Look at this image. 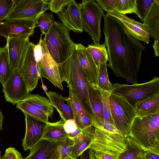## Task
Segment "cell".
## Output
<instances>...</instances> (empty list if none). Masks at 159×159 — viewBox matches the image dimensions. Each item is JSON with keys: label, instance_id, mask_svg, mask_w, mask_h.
I'll use <instances>...</instances> for the list:
<instances>
[{"label": "cell", "instance_id": "obj_1", "mask_svg": "<svg viewBox=\"0 0 159 159\" xmlns=\"http://www.w3.org/2000/svg\"><path fill=\"white\" fill-rule=\"evenodd\" d=\"M103 17L108 67L117 77L125 78L132 84H138V72L145 47L133 38L117 19L107 13Z\"/></svg>", "mask_w": 159, "mask_h": 159}, {"label": "cell", "instance_id": "obj_2", "mask_svg": "<svg viewBox=\"0 0 159 159\" xmlns=\"http://www.w3.org/2000/svg\"><path fill=\"white\" fill-rule=\"evenodd\" d=\"M58 66L61 82L67 83L91 116L88 82L78 61L75 48L67 60Z\"/></svg>", "mask_w": 159, "mask_h": 159}, {"label": "cell", "instance_id": "obj_3", "mask_svg": "<svg viewBox=\"0 0 159 159\" xmlns=\"http://www.w3.org/2000/svg\"><path fill=\"white\" fill-rule=\"evenodd\" d=\"M69 33L62 23L55 21L43 39L50 55L58 66L67 60L75 48L76 43L70 38Z\"/></svg>", "mask_w": 159, "mask_h": 159}, {"label": "cell", "instance_id": "obj_4", "mask_svg": "<svg viewBox=\"0 0 159 159\" xmlns=\"http://www.w3.org/2000/svg\"><path fill=\"white\" fill-rule=\"evenodd\" d=\"M129 136L144 151L159 149V112L142 118L136 117Z\"/></svg>", "mask_w": 159, "mask_h": 159}, {"label": "cell", "instance_id": "obj_5", "mask_svg": "<svg viewBox=\"0 0 159 159\" xmlns=\"http://www.w3.org/2000/svg\"><path fill=\"white\" fill-rule=\"evenodd\" d=\"M111 93L123 97L133 106L156 94L159 93V78L154 77L145 83L128 85L112 84Z\"/></svg>", "mask_w": 159, "mask_h": 159}, {"label": "cell", "instance_id": "obj_6", "mask_svg": "<svg viewBox=\"0 0 159 159\" xmlns=\"http://www.w3.org/2000/svg\"><path fill=\"white\" fill-rule=\"evenodd\" d=\"M109 103L112 118L116 129L127 137L136 116L133 106L122 97L111 93Z\"/></svg>", "mask_w": 159, "mask_h": 159}, {"label": "cell", "instance_id": "obj_7", "mask_svg": "<svg viewBox=\"0 0 159 159\" xmlns=\"http://www.w3.org/2000/svg\"><path fill=\"white\" fill-rule=\"evenodd\" d=\"M81 4V13L83 29L91 37L94 44H100L101 35V23L105 14L94 0H84Z\"/></svg>", "mask_w": 159, "mask_h": 159}, {"label": "cell", "instance_id": "obj_8", "mask_svg": "<svg viewBox=\"0 0 159 159\" xmlns=\"http://www.w3.org/2000/svg\"><path fill=\"white\" fill-rule=\"evenodd\" d=\"M49 1L15 0L14 7L5 20L37 17L49 9Z\"/></svg>", "mask_w": 159, "mask_h": 159}, {"label": "cell", "instance_id": "obj_9", "mask_svg": "<svg viewBox=\"0 0 159 159\" xmlns=\"http://www.w3.org/2000/svg\"><path fill=\"white\" fill-rule=\"evenodd\" d=\"M38 16L5 20L0 23V35L6 38L32 35Z\"/></svg>", "mask_w": 159, "mask_h": 159}, {"label": "cell", "instance_id": "obj_10", "mask_svg": "<svg viewBox=\"0 0 159 159\" xmlns=\"http://www.w3.org/2000/svg\"><path fill=\"white\" fill-rule=\"evenodd\" d=\"M2 85V92L6 100L13 105L22 101L29 93L19 69L13 70L10 77Z\"/></svg>", "mask_w": 159, "mask_h": 159}, {"label": "cell", "instance_id": "obj_11", "mask_svg": "<svg viewBox=\"0 0 159 159\" xmlns=\"http://www.w3.org/2000/svg\"><path fill=\"white\" fill-rule=\"evenodd\" d=\"M41 45L43 50V56L40 60L37 62L40 77L47 79L55 86L61 90H63L58 65L50 55L42 39Z\"/></svg>", "mask_w": 159, "mask_h": 159}, {"label": "cell", "instance_id": "obj_12", "mask_svg": "<svg viewBox=\"0 0 159 159\" xmlns=\"http://www.w3.org/2000/svg\"><path fill=\"white\" fill-rule=\"evenodd\" d=\"M29 36H22L7 39L9 61L13 70L19 69L23 62L30 42Z\"/></svg>", "mask_w": 159, "mask_h": 159}, {"label": "cell", "instance_id": "obj_13", "mask_svg": "<svg viewBox=\"0 0 159 159\" xmlns=\"http://www.w3.org/2000/svg\"><path fill=\"white\" fill-rule=\"evenodd\" d=\"M34 45L30 42L25 58L19 69L29 92L35 88L40 78L34 56Z\"/></svg>", "mask_w": 159, "mask_h": 159}, {"label": "cell", "instance_id": "obj_14", "mask_svg": "<svg viewBox=\"0 0 159 159\" xmlns=\"http://www.w3.org/2000/svg\"><path fill=\"white\" fill-rule=\"evenodd\" d=\"M75 48L87 82L94 89H98V68L91 55L87 48L81 43H76Z\"/></svg>", "mask_w": 159, "mask_h": 159}, {"label": "cell", "instance_id": "obj_15", "mask_svg": "<svg viewBox=\"0 0 159 159\" xmlns=\"http://www.w3.org/2000/svg\"><path fill=\"white\" fill-rule=\"evenodd\" d=\"M26 129L22 146L25 151L30 150L42 139L47 123L24 113Z\"/></svg>", "mask_w": 159, "mask_h": 159}, {"label": "cell", "instance_id": "obj_16", "mask_svg": "<svg viewBox=\"0 0 159 159\" xmlns=\"http://www.w3.org/2000/svg\"><path fill=\"white\" fill-rule=\"evenodd\" d=\"M58 17L69 32L83 31L81 13V4L74 0L57 14Z\"/></svg>", "mask_w": 159, "mask_h": 159}, {"label": "cell", "instance_id": "obj_17", "mask_svg": "<svg viewBox=\"0 0 159 159\" xmlns=\"http://www.w3.org/2000/svg\"><path fill=\"white\" fill-rule=\"evenodd\" d=\"M107 13L117 19L123 24L130 34L134 38L147 44L150 42V37L143 23L121 14L116 11Z\"/></svg>", "mask_w": 159, "mask_h": 159}, {"label": "cell", "instance_id": "obj_18", "mask_svg": "<svg viewBox=\"0 0 159 159\" xmlns=\"http://www.w3.org/2000/svg\"><path fill=\"white\" fill-rule=\"evenodd\" d=\"M69 88V96L67 100L72 109L73 120L77 125L84 129L92 126L91 116L72 90Z\"/></svg>", "mask_w": 159, "mask_h": 159}, {"label": "cell", "instance_id": "obj_19", "mask_svg": "<svg viewBox=\"0 0 159 159\" xmlns=\"http://www.w3.org/2000/svg\"><path fill=\"white\" fill-rule=\"evenodd\" d=\"M88 86L93 123L102 126L104 121L103 102L100 92L99 89H94L88 82Z\"/></svg>", "mask_w": 159, "mask_h": 159}, {"label": "cell", "instance_id": "obj_20", "mask_svg": "<svg viewBox=\"0 0 159 159\" xmlns=\"http://www.w3.org/2000/svg\"><path fill=\"white\" fill-rule=\"evenodd\" d=\"M46 93L53 107L59 114L63 121L65 122L68 120L73 119L72 109L66 97H64L61 94L51 91Z\"/></svg>", "mask_w": 159, "mask_h": 159}, {"label": "cell", "instance_id": "obj_21", "mask_svg": "<svg viewBox=\"0 0 159 159\" xmlns=\"http://www.w3.org/2000/svg\"><path fill=\"white\" fill-rule=\"evenodd\" d=\"M94 133V129L91 126L84 130L83 133L72 140L73 142L71 157L76 159L91 145Z\"/></svg>", "mask_w": 159, "mask_h": 159}, {"label": "cell", "instance_id": "obj_22", "mask_svg": "<svg viewBox=\"0 0 159 159\" xmlns=\"http://www.w3.org/2000/svg\"><path fill=\"white\" fill-rule=\"evenodd\" d=\"M143 24L150 37L154 40H159V0H156Z\"/></svg>", "mask_w": 159, "mask_h": 159}, {"label": "cell", "instance_id": "obj_23", "mask_svg": "<svg viewBox=\"0 0 159 159\" xmlns=\"http://www.w3.org/2000/svg\"><path fill=\"white\" fill-rule=\"evenodd\" d=\"M64 122L61 120L56 122L47 123L42 139L53 143L61 142L68 138L64 128Z\"/></svg>", "mask_w": 159, "mask_h": 159}, {"label": "cell", "instance_id": "obj_24", "mask_svg": "<svg viewBox=\"0 0 159 159\" xmlns=\"http://www.w3.org/2000/svg\"><path fill=\"white\" fill-rule=\"evenodd\" d=\"M137 117L142 118L159 112V93L138 102L134 106Z\"/></svg>", "mask_w": 159, "mask_h": 159}, {"label": "cell", "instance_id": "obj_25", "mask_svg": "<svg viewBox=\"0 0 159 159\" xmlns=\"http://www.w3.org/2000/svg\"><path fill=\"white\" fill-rule=\"evenodd\" d=\"M42 111L52 118L54 108L50 102L46 98L38 94H32L29 93L22 101Z\"/></svg>", "mask_w": 159, "mask_h": 159}, {"label": "cell", "instance_id": "obj_26", "mask_svg": "<svg viewBox=\"0 0 159 159\" xmlns=\"http://www.w3.org/2000/svg\"><path fill=\"white\" fill-rule=\"evenodd\" d=\"M53 142L42 139L30 150L29 155L23 159H49L52 149Z\"/></svg>", "mask_w": 159, "mask_h": 159}, {"label": "cell", "instance_id": "obj_27", "mask_svg": "<svg viewBox=\"0 0 159 159\" xmlns=\"http://www.w3.org/2000/svg\"><path fill=\"white\" fill-rule=\"evenodd\" d=\"M126 150L119 154L117 159H133L143 154L145 151L130 136L126 138Z\"/></svg>", "mask_w": 159, "mask_h": 159}, {"label": "cell", "instance_id": "obj_28", "mask_svg": "<svg viewBox=\"0 0 159 159\" xmlns=\"http://www.w3.org/2000/svg\"><path fill=\"white\" fill-rule=\"evenodd\" d=\"M12 71L9 64L7 45L0 48V82L3 85L11 76Z\"/></svg>", "mask_w": 159, "mask_h": 159}, {"label": "cell", "instance_id": "obj_29", "mask_svg": "<svg viewBox=\"0 0 159 159\" xmlns=\"http://www.w3.org/2000/svg\"><path fill=\"white\" fill-rule=\"evenodd\" d=\"M87 48L98 68L108 60V54L104 43L99 45L89 44Z\"/></svg>", "mask_w": 159, "mask_h": 159}, {"label": "cell", "instance_id": "obj_30", "mask_svg": "<svg viewBox=\"0 0 159 159\" xmlns=\"http://www.w3.org/2000/svg\"><path fill=\"white\" fill-rule=\"evenodd\" d=\"M17 108L23 112L46 123L49 121L48 116L44 112L35 107L22 101L16 104Z\"/></svg>", "mask_w": 159, "mask_h": 159}, {"label": "cell", "instance_id": "obj_31", "mask_svg": "<svg viewBox=\"0 0 159 159\" xmlns=\"http://www.w3.org/2000/svg\"><path fill=\"white\" fill-rule=\"evenodd\" d=\"M107 66V62H106L101 64L98 68V87L101 89L111 92L112 84L109 79Z\"/></svg>", "mask_w": 159, "mask_h": 159}, {"label": "cell", "instance_id": "obj_32", "mask_svg": "<svg viewBox=\"0 0 159 159\" xmlns=\"http://www.w3.org/2000/svg\"><path fill=\"white\" fill-rule=\"evenodd\" d=\"M55 21L52 13L44 12L38 16L36 19V23L39 26L42 34L46 35L50 29Z\"/></svg>", "mask_w": 159, "mask_h": 159}, {"label": "cell", "instance_id": "obj_33", "mask_svg": "<svg viewBox=\"0 0 159 159\" xmlns=\"http://www.w3.org/2000/svg\"><path fill=\"white\" fill-rule=\"evenodd\" d=\"M116 11L125 15L135 13L138 16L137 0H119Z\"/></svg>", "mask_w": 159, "mask_h": 159}, {"label": "cell", "instance_id": "obj_34", "mask_svg": "<svg viewBox=\"0 0 159 159\" xmlns=\"http://www.w3.org/2000/svg\"><path fill=\"white\" fill-rule=\"evenodd\" d=\"M156 0H137V7L138 15L141 20L143 22L146 17Z\"/></svg>", "mask_w": 159, "mask_h": 159}, {"label": "cell", "instance_id": "obj_35", "mask_svg": "<svg viewBox=\"0 0 159 159\" xmlns=\"http://www.w3.org/2000/svg\"><path fill=\"white\" fill-rule=\"evenodd\" d=\"M63 126L68 138L72 140L81 135L84 130L79 127L73 119L66 121L64 123Z\"/></svg>", "mask_w": 159, "mask_h": 159}, {"label": "cell", "instance_id": "obj_36", "mask_svg": "<svg viewBox=\"0 0 159 159\" xmlns=\"http://www.w3.org/2000/svg\"><path fill=\"white\" fill-rule=\"evenodd\" d=\"M98 89L103 102L104 121L108 122L114 125L111 114L109 103V96L111 92Z\"/></svg>", "mask_w": 159, "mask_h": 159}, {"label": "cell", "instance_id": "obj_37", "mask_svg": "<svg viewBox=\"0 0 159 159\" xmlns=\"http://www.w3.org/2000/svg\"><path fill=\"white\" fill-rule=\"evenodd\" d=\"M15 0H0V21L6 20L14 6Z\"/></svg>", "mask_w": 159, "mask_h": 159}, {"label": "cell", "instance_id": "obj_38", "mask_svg": "<svg viewBox=\"0 0 159 159\" xmlns=\"http://www.w3.org/2000/svg\"><path fill=\"white\" fill-rule=\"evenodd\" d=\"M73 141L68 138L62 141L60 149V159L71 157Z\"/></svg>", "mask_w": 159, "mask_h": 159}, {"label": "cell", "instance_id": "obj_39", "mask_svg": "<svg viewBox=\"0 0 159 159\" xmlns=\"http://www.w3.org/2000/svg\"><path fill=\"white\" fill-rule=\"evenodd\" d=\"M72 1V0H50L49 9L52 12L57 14Z\"/></svg>", "mask_w": 159, "mask_h": 159}, {"label": "cell", "instance_id": "obj_40", "mask_svg": "<svg viewBox=\"0 0 159 159\" xmlns=\"http://www.w3.org/2000/svg\"><path fill=\"white\" fill-rule=\"evenodd\" d=\"M102 9L107 12L116 11L119 0H96Z\"/></svg>", "mask_w": 159, "mask_h": 159}, {"label": "cell", "instance_id": "obj_41", "mask_svg": "<svg viewBox=\"0 0 159 159\" xmlns=\"http://www.w3.org/2000/svg\"><path fill=\"white\" fill-rule=\"evenodd\" d=\"M118 154L101 152H93L94 159H117Z\"/></svg>", "mask_w": 159, "mask_h": 159}, {"label": "cell", "instance_id": "obj_42", "mask_svg": "<svg viewBox=\"0 0 159 159\" xmlns=\"http://www.w3.org/2000/svg\"><path fill=\"white\" fill-rule=\"evenodd\" d=\"M8 159H23L21 154L15 148L10 147L6 149L5 153Z\"/></svg>", "mask_w": 159, "mask_h": 159}, {"label": "cell", "instance_id": "obj_43", "mask_svg": "<svg viewBox=\"0 0 159 159\" xmlns=\"http://www.w3.org/2000/svg\"><path fill=\"white\" fill-rule=\"evenodd\" d=\"M62 141L53 143L52 149L49 159H60V151Z\"/></svg>", "mask_w": 159, "mask_h": 159}, {"label": "cell", "instance_id": "obj_44", "mask_svg": "<svg viewBox=\"0 0 159 159\" xmlns=\"http://www.w3.org/2000/svg\"><path fill=\"white\" fill-rule=\"evenodd\" d=\"M42 35L40 38L39 42L36 45H34V53L35 60L38 62L42 58L43 56V50L41 45V42L42 40Z\"/></svg>", "mask_w": 159, "mask_h": 159}, {"label": "cell", "instance_id": "obj_45", "mask_svg": "<svg viewBox=\"0 0 159 159\" xmlns=\"http://www.w3.org/2000/svg\"><path fill=\"white\" fill-rule=\"evenodd\" d=\"M143 156L144 159H159V149L145 151Z\"/></svg>", "mask_w": 159, "mask_h": 159}, {"label": "cell", "instance_id": "obj_46", "mask_svg": "<svg viewBox=\"0 0 159 159\" xmlns=\"http://www.w3.org/2000/svg\"><path fill=\"white\" fill-rule=\"evenodd\" d=\"M93 155V151L88 149L81 154L79 159H92Z\"/></svg>", "mask_w": 159, "mask_h": 159}, {"label": "cell", "instance_id": "obj_47", "mask_svg": "<svg viewBox=\"0 0 159 159\" xmlns=\"http://www.w3.org/2000/svg\"><path fill=\"white\" fill-rule=\"evenodd\" d=\"M155 55L156 57L159 56V40H154L152 45Z\"/></svg>", "mask_w": 159, "mask_h": 159}, {"label": "cell", "instance_id": "obj_48", "mask_svg": "<svg viewBox=\"0 0 159 159\" xmlns=\"http://www.w3.org/2000/svg\"><path fill=\"white\" fill-rule=\"evenodd\" d=\"M3 118L4 116L2 112L0 111V130L1 131L3 129L2 128V125Z\"/></svg>", "mask_w": 159, "mask_h": 159}, {"label": "cell", "instance_id": "obj_49", "mask_svg": "<svg viewBox=\"0 0 159 159\" xmlns=\"http://www.w3.org/2000/svg\"><path fill=\"white\" fill-rule=\"evenodd\" d=\"M42 81V88H43V90L45 92V93L47 92V88L46 86L43 84V82L42 79H41Z\"/></svg>", "mask_w": 159, "mask_h": 159}, {"label": "cell", "instance_id": "obj_50", "mask_svg": "<svg viewBox=\"0 0 159 159\" xmlns=\"http://www.w3.org/2000/svg\"><path fill=\"white\" fill-rule=\"evenodd\" d=\"M133 159H144L143 156V154L138 156Z\"/></svg>", "mask_w": 159, "mask_h": 159}, {"label": "cell", "instance_id": "obj_51", "mask_svg": "<svg viewBox=\"0 0 159 159\" xmlns=\"http://www.w3.org/2000/svg\"><path fill=\"white\" fill-rule=\"evenodd\" d=\"M2 159H8L7 156L5 153L2 157Z\"/></svg>", "mask_w": 159, "mask_h": 159}, {"label": "cell", "instance_id": "obj_52", "mask_svg": "<svg viewBox=\"0 0 159 159\" xmlns=\"http://www.w3.org/2000/svg\"><path fill=\"white\" fill-rule=\"evenodd\" d=\"M64 159H75L73 158H72L71 157H69L66 158Z\"/></svg>", "mask_w": 159, "mask_h": 159}, {"label": "cell", "instance_id": "obj_53", "mask_svg": "<svg viewBox=\"0 0 159 159\" xmlns=\"http://www.w3.org/2000/svg\"><path fill=\"white\" fill-rule=\"evenodd\" d=\"M0 159H2V157H1V151L0 150Z\"/></svg>", "mask_w": 159, "mask_h": 159}, {"label": "cell", "instance_id": "obj_54", "mask_svg": "<svg viewBox=\"0 0 159 159\" xmlns=\"http://www.w3.org/2000/svg\"><path fill=\"white\" fill-rule=\"evenodd\" d=\"M92 159H94V157H93H93H92Z\"/></svg>", "mask_w": 159, "mask_h": 159}, {"label": "cell", "instance_id": "obj_55", "mask_svg": "<svg viewBox=\"0 0 159 159\" xmlns=\"http://www.w3.org/2000/svg\"></svg>", "mask_w": 159, "mask_h": 159}]
</instances>
